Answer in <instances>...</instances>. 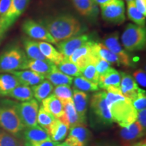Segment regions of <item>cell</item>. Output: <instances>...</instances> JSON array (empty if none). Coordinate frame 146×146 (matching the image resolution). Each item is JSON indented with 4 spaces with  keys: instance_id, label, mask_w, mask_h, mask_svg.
I'll list each match as a JSON object with an SVG mask.
<instances>
[{
    "instance_id": "f1b7e54d",
    "label": "cell",
    "mask_w": 146,
    "mask_h": 146,
    "mask_svg": "<svg viewBox=\"0 0 146 146\" xmlns=\"http://www.w3.org/2000/svg\"><path fill=\"white\" fill-rule=\"evenodd\" d=\"M33 98L37 102H41L47 97L52 94L54 90V85L48 80H44L41 83L34 85L31 87Z\"/></svg>"
},
{
    "instance_id": "8d00e7d4",
    "label": "cell",
    "mask_w": 146,
    "mask_h": 146,
    "mask_svg": "<svg viewBox=\"0 0 146 146\" xmlns=\"http://www.w3.org/2000/svg\"><path fill=\"white\" fill-rule=\"evenodd\" d=\"M53 92L61 102L66 101V100L72 99L73 92L70 85L56 86V87L54 88Z\"/></svg>"
},
{
    "instance_id": "e0dca14e",
    "label": "cell",
    "mask_w": 146,
    "mask_h": 146,
    "mask_svg": "<svg viewBox=\"0 0 146 146\" xmlns=\"http://www.w3.org/2000/svg\"><path fill=\"white\" fill-rule=\"evenodd\" d=\"M10 74H12L18 78L21 85L25 86H34L45 80L44 76L30 70H16Z\"/></svg>"
},
{
    "instance_id": "7c38bea8",
    "label": "cell",
    "mask_w": 146,
    "mask_h": 146,
    "mask_svg": "<svg viewBox=\"0 0 146 146\" xmlns=\"http://www.w3.org/2000/svg\"><path fill=\"white\" fill-rule=\"evenodd\" d=\"M91 41L90 36L87 34H81L68 39L56 43L58 50L66 58H69L78 48Z\"/></svg>"
},
{
    "instance_id": "7dc6e473",
    "label": "cell",
    "mask_w": 146,
    "mask_h": 146,
    "mask_svg": "<svg viewBox=\"0 0 146 146\" xmlns=\"http://www.w3.org/2000/svg\"><path fill=\"white\" fill-rule=\"evenodd\" d=\"M94 1V2L95 3V4L96 5H99L100 6L102 4H104V3H105L106 2H107V1H108L109 0H93Z\"/></svg>"
},
{
    "instance_id": "6da1fadb",
    "label": "cell",
    "mask_w": 146,
    "mask_h": 146,
    "mask_svg": "<svg viewBox=\"0 0 146 146\" xmlns=\"http://www.w3.org/2000/svg\"><path fill=\"white\" fill-rule=\"evenodd\" d=\"M106 99L113 122L122 128L128 127L136 121L137 112L131 100L122 94L120 87L108 89Z\"/></svg>"
},
{
    "instance_id": "74e56055",
    "label": "cell",
    "mask_w": 146,
    "mask_h": 146,
    "mask_svg": "<svg viewBox=\"0 0 146 146\" xmlns=\"http://www.w3.org/2000/svg\"><path fill=\"white\" fill-rule=\"evenodd\" d=\"M0 146H21L16 137L0 129Z\"/></svg>"
},
{
    "instance_id": "277c9868",
    "label": "cell",
    "mask_w": 146,
    "mask_h": 146,
    "mask_svg": "<svg viewBox=\"0 0 146 146\" xmlns=\"http://www.w3.org/2000/svg\"><path fill=\"white\" fill-rule=\"evenodd\" d=\"M121 42L124 49L129 52L143 50L146 45L145 27L128 24L121 35Z\"/></svg>"
},
{
    "instance_id": "8fae6325",
    "label": "cell",
    "mask_w": 146,
    "mask_h": 146,
    "mask_svg": "<svg viewBox=\"0 0 146 146\" xmlns=\"http://www.w3.org/2000/svg\"><path fill=\"white\" fill-rule=\"evenodd\" d=\"M103 44L117 56L119 59L120 65L127 68L132 66L130 56L124 49L123 45L120 44L119 34L118 32H114L105 36Z\"/></svg>"
},
{
    "instance_id": "60d3db41",
    "label": "cell",
    "mask_w": 146,
    "mask_h": 146,
    "mask_svg": "<svg viewBox=\"0 0 146 146\" xmlns=\"http://www.w3.org/2000/svg\"><path fill=\"white\" fill-rule=\"evenodd\" d=\"M133 78L137 84L142 87H146V74L145 71L143 69H139L133 72Z\"/></svg>"
},
{
    "instance_id": "ba28073f",
    "label": "cell",
    "mask_w": 146,
    "mask_h": 146,
    "mask_svg": "<svg viewBox=\"0 0 146 146\" xmlns=\"http://www.w3.org/2000/svg\"><path fill=\"white\" fill-rule=\"evenodd\" d=\"M91 108L94 114L105 125H112L114 123L106 99V91H98L93 95L91 99Z\"/></svg>"
},
{
    "instance_id": "ab89813d",
    "label": "cell",
    "mask_w": 146,
    "mask_h": 146,
    "mask_svg": "<svg viewBox=\"0 0 146 146\" xmlns=\"http://www.w3.org/2000/svg\"><path fill=\"white\" fill-rule=\"evenodd\" d=\"M132 104L137 112L145 109L146 107V95L145 91L140 89L137 94L135 96L133 99L131 100Z\"/></svg>"
},
{
    "instance_id": "d6986e66",
    "label": "cell",
    "mask_w": 146,
    "mask_h": 146,
    "mask_svg": "<svg viewBox=\"0 0 146 146\" xmlns=\"http://www.w3.org/2000/svg\"><path fill=\"white\" fill-rule=\"evenodd\" d=\"M120 80H121V74L112 67L105 74L100 75L98 81L99 88L106 91L110 87H119Z\"/></svg>"
},
{
    "instance_id": "ee69618b",
    "label": "cell",
    "mask_w": 146,
    "mask_h": 146,
    "mask_svg": "<svg viewBox=\"0 0 146 146\" xmlns=\"http://www.w3.org/2000/svg\"><path fill=\"white\" fill-rule=\"evenodd\" d=\"M137 8L139 11L146 16V0H134Z\"/></svg>"
},
{
    "instance_id": "b9f144b4",
    "label": "cell",
    "mask_w": 146,
    "mask_h": 146,
    "mask_svg": "<svg viewBox=\"0 0 146 146\" xmlns=\"http://www.w3.org/2000/svg\"><path fill=\"white\" fill-rule=\"evenodd\" d=\"M137 121L144 130L146 131V108L138 111L137 114Z\"/></svg>"
},
{
    "instance_id": "8992f818",
    "label": "cell",
    "mask_w": 146,
    "mask_h": 146,
    "mask_svg": "<svg viewBox=\"0 0 146 146\" xmlns=\"http://www.w3.org/2000/svg\"><path fill=\"white\" fill-rule=\"evenodd\" d=\"M30 0H11L8 10L0 16V42L28 7Z\"/></svg>"
},
{
    "instance_id": "c3c4849f",
    "label": "cell",
    "mask_w": 146,
    "mask_h": 146,
    "mask_svg": "<svg viewBox=\"0 0 146 146\" xmlns=\"http://www.w3.org/2000/svg\"><path fill=\"white\" fill-rule=\"evenodd\" d=\"M56 146H70V145H68V143H66V142H63L62 143H58Z\"/></svg>"
},
{
    "instance_id": "1f68e13d",
    "label": "cell",
    "mask_w": 146,
    "mask_h": 146,
    "mask_svg": "<svg viewBox=\"0 0 146 146\" xmlns=\"http://www.w3.org/2000/svg\"><path fill=\"white\" fill-rule=\"evenodd\" d=\"M127 16L130 21H133L135 25L140 27H145V16L139 11L137 8L135 1H129L127 2Z\"/></svg>"
},
{
    "instance_id": "30bf717a",
    "label": "cell",
    "mask_w": 146,
    "mask_h": 146,
    "mask_svg": "<svg viewBox=\"0 0 146 146\" xmlns=\"http://www.w3.org/2000/svg\"><path fill=\"white\" fill-rule=\"evenodd\" d=\"M18 114L22 123L25 128L32 127L37 125V114L39 104L36 100L32 99L29 101L15 103Z\"/></svg>"
},
{
    "instance_id": "836d02e7",
    "label": "cell",
    "mask_w": 146,
    "mask_h": 146,
    "mask_svg": "<svg viewBox=\"0 0 146 146\" xmlns=\"http://www.w3.org/2000/svg\"><path fill=\"white\" fill-rule=\"evenodd\" d=\"M74 89L82 91H98L99 86L98 84L91 81L83 75L76 76L73 78Z\"/></svg>"
},
{
    "instance_id": "2e32d148",
    "label": "cell",
    "mask_w": 146,
    "mask_h": 146,
    "mask_svg": "<svg viewBox=\"0 0 146 146\" xmlns=\"http://www.w3.org/2000/svg\"><path fill=\"white\" fill-rule=\"evenodd\" d=\"M64 110V114L59 118L69 129L78 124H85V122L78 116L73 104L72 99L66 100L62 102Z\"/></svg>"
},
{
    "instance_id": "3957f363",
    "label": "cell",
    "mask_w": 146,
    "mask_h": 146,
    "mask_svg": "<svg viewBox=\"0 0 146 146\" xmlns=\"http://www.w3.org/2000/svg\"><path fill=\"white\" fill-rule=\"evenodd\" d=\"M25 127L22 123L15 102L5 100L0 104V129L12 135L19 137Z\"/></svg>"
},
{
    "instance_id": "ac0fdd59",
    "label": "cell",
    "mask_w": 146,
    "mask_h": 146,
    "mask_svg": "<svg viewBox=\"0 0 146 146\" xmlns=\"http://www.w3.org/2000/svg\"><path fill=\"white\" fill-rule=\"evenodd\" d=\"M120 74H121V80H120L119 87L120 91L125 98H129L131 100L137 94L141 88L139 87L138 84L130 74L125 72H120Z\"/></svg>"
},
{
    "instance_id": "cb8c5ba5",
    "label": "cell",
    "mask_w": 146,
    "mask_h": 146,
    "mask_svg": "<svg viewBox=\"0 0 146 146\" xmlns=\"http://www.w3.org/2000/svg\"><path fill=\"white\" fill-rule=\"evenodd\" d=\"M23 134L27 143H34L50 139L47 131L39 125L25 128Z\"/></svg>"
},
{
    "instance_id": "d4e9b609",
    "label": "cell",
    "mask_w": 146,
    "mask_h": 146,
    "mask_svg": "<svg viewBox=\"0 0 146 146\" xmlns=\"http://www.w3.org/2000/svg\"><path fill=\"white\" fill-rule=\"evenodd\" d=\"M21 85L15 76L10 73H0V97H7L12 90Z\"/></svg>"
},
{
    "instance_id": "bcb514c9",
    "label": "cell",
    "mask_w": 146,
    "mask_h": 146,
    "mask_svg": "<svg viewBox=\"0 0 146 146\" xmlns=\"http://www.w3.org/2000/svg\"><path fill=\"white\" fill-rule=\"evenodd\" d=\"M131 146H146L145 139L141 140L139 141H136L134 143H133Z\"/></svg>"
},
{
    "instance_id": "7402d4cb",
    "label": "cell",
    "mask_w": 146,
    "mask_h": 146,
    "mask_svg": "<svg viewBox=\"0 0 146 146\" xmlns=\"http://www.w3.org/2000/svg\"><path fill=\"white\" fill-rule=\"evenodd\" d=\"M41 102L43 108L57 119H59L64 114L62 104L54 94L50 95Z\"/></svg>"
},
{
    "instance_id": "4316f807",
    "label": "cell",
    "mask_w": 146,
    "mask_h": 146,
    "mask_svg": "<svg viewBox=\"0 0 146 146\" xmlns=\"http://www.w3.org/2000/svg\"><path fill=\"white\" fill-rule=\"evenodd\" d=\"M23 43L24 51L29 59L47 60L41 54L39 48L37 41L29 37H24L23 39Z\"/></svg>"
},
{
    "instance_id": "83f0119b",
    "label": "cell",
    "mask_w": 146,
    "mask_h": 146,
    "mask_svg": "<svg viewBox=\"0 0 146 146\" xmlns=\"http://www.w3.org/2000/svg\"><path fill=\"white\" fill-rule=\"evenodd\" d=\"M69 128L62 123L59 119L56 118L47 131L52 141L60 142L66 137Z\"/></svg>"
},
{
    "instance_id": "f6af8a7d",
    "label": "cell",
    "mask_w": 146,
    "mask_h": 146,
    "mask_svg": "<svg viewBox=\"0 0 146 146\" xmlns=\"http://www.w3.org/2000/svg\"><path fill=\"white\" fill-rule=\"evenodd\" d=\"M11 3V0H0V16L8 10Z\"/></svg>"
},
{
    "instance_id": "7bdbcfd3",
    "label": "cell",
    "mask_w": 146,
    "mask_h": 146,
    "mask_svg": "<svg viewBox=\"0 0 146 146\" xmlns=\"http://www.w3.org/2000/svg\"><path fill=\"white\" fill-rule=\"evenodd\" d=\"M59 142H56L52 141L51 139L43 140V141L34 142V143H27V146H56Z\"/></svg>"
},
{
    "instance_id": "603a6c76",
    "label": "cell",
    "mask_w": 146,
    "mask_h": 146,
    "mask_svg": "<svg viewBox=\"0 0 146 146\" xmlns=\"http://www.w3.org/2000/svg\"><path fill=\"white\" fill-rule=\"evenodd\" d=\"M55 64L48 60L27 59L24 64L22 70H30L45 76L50 72Z\"/></svg>"
},
{
    "instance_id": "7a4b0ae2",
    "label": "cell",
    "mask_w": 146,
    "mask_h": 146,
    "mask_svg": "<svg viewBox=\"0 0 146 146\" xmlns=\"http://www.w3.org/2000/svg\"><path fill=\"white\" fill-rule=\"evenodd\" d=\"M56 43L81 35L83 28L77 18L70 14H62L40 21Z\"/></svg>"
},
{
    "instance_id": "ffe728a7",
    "label": "cell",
    "mask_w": 146,
    "mask_h": 146,
    "mask_svg": "<svg viewBox=\"0 0 146 146\" xmlns=\"http://www.w3.org/2000/svg\"><path fill=\"white\" fill-rule=\"evenodd\" d=\"M72 94V101L76 112L81 119L86 123V114L88 108L89 97L85 91L74 89Z\"/></svg>"
},
{
    "instance_id": "9a60e30c",
    "label": "cell",
    "mask_w": 146,
    "mask_h": 146,
    "mask_svg": "<svg viewBox=\"0 0 146 146\" xmlns=\"http://www.w3.org/2000/svg\"><path fill=\"white\" fill-rule=\"evenodd\" d=\"M145 135L144 130L137 121L129 126L122 127L120 131V137L122 146H131Z\"/></svg>"
},
{
    "instance_id": "44dd1931",
    "label": "cell",
    "mask_w": 146,
    "mask_h": 146,
    "mask_svg": "<svg viewBox=\"0 0 146 146\" xmlns=\"http://www.w3.org/2000/svg\"><path fill=\"white\" fill-rule=\"evenodd\" d=\"M37 43L41 54L50 62L57 66L64 59L63 54L53 46L52 43L41 41H37Z\"/></svg>"
},
{
    "instance_id": "e575fe53",
    "label": "cell",
    "mask_w": 146,
    "mask_h": 146,
    "mask_svg": "<svg viewBox=\"0 0 146 146\" xmlns=\"http://www.w3.org/2000/svg\"><path fill=\"white\" fill-rule=\"evenodd\" d=\"M56 66L61 72L72 77H76L82 75L81 69L75 64L70 61L68 58L65 57L64 59Z\"/></svg>"
},
{
    "instance_id": "484cf974",
    "label": "cell",
    "mask_w": 146,
    "mask_h": 146,
    "mask_svg": "<svg viewBox=\"0 0 146 146\" xmlns=\"http://www.w3.org/2000/svg\"><path fill=\"white\" fill-rule=\"evenodd\" d=\"M45 78L48 80L53 85L59 86V85H70L72 83L74 78L61 72L57 68V66L54 65L50 72L45 76Z\"/></svg>"
},
{
    "instance_id": "d6a6232c",
    "label": "cell",
    "mask_w": 146,
    "mask_h": 146,
    "mask_svg": "<svg viewBox=\"0 0 146 146\" xmlns=\"http://www.w3.org/2000/svg\"><path fill=\"white\" fill-rule=\"evenodd\" d=\"M73 6L83 16H90L94 13L95 3L93 0H71Z\"/></svg>"
},
{
    "instance_id": "f35d334b",
    "label": "cell",
    "mask_w": 146,
    "mask_h": 146,
    "mask_svg": "<svg viewBox=\"0 0 146 146\" xmlns=\"http://www.w3.org/2000/svg\"><path fill=\"white\" fill-rule=\"evenodd\" d=\"M82 75L94 83H98L100 75L94 64L89 63L81 70Z\"/></svg>"
},
{
    "instance_id": "52a82bcc",
    "label": "cell",
    "mask_w": 146,
    "mask_h": 146,
    "mask_svg": "<svg viewBox=\"0 0 146 146\" xmlns=\"http://www.w3.org/2000/svg\"><path fill=\"white\" fill-rule=\"evenodd\" d=\"M100 7L102 18L108 23L120 25L125 21V5L123 0H109Z\"/></svg>"
},
{
    "instance_id": "4dcf8cb0",
    "label": "cell",
    "mask_w": 146,
    "mask_h": 146,
    "mask_svg": "<svg viewBox=\"0 0 146 146\" xmlns=\"http://www.w3.org/2000/svg\"><path fill=\"white\" fill-rule=\"evenodd\" d=\"M7 97L18 101L26 102L33 98V94L30 87L20 85L11 91Z\"/></svg>"
},
{
    "instance_id": "681fc988",
    "label": "cell",
    "mask_w": 146,
    "mask_h": 146,
    "mask_svg": "<svg viewBox=\"0 0 146 146\" xmlns=\"http://www.w3.org/2000/svg\"><path fill=\"white\" fill-rule=\"evenodd\" d=\"M134 1V0H126V1H127H127Z\"/></svg>"
},
{
    "instance_id": "9c48e42d",
    "label": "cell",
    "mask_w": 146,
    "mask_h": 146,
    "mask_svg": "<svg viewBox=\"0 0 146 146\" xmlns=\"http://www.w3.org/2000/svg\"><path fill=\"white\" fill-rule=\"evenodd\" d=\"M23 32L31 39L56 44V42L47 29L40 22L28 18L22 25Z\"/></svg>"
},
{
    "instance_id": "5bb4252c",
    "label": "cell",
    "mask_w": 146,
    "mask_h": 146,
    "mask_svg": "<svg viewBox=\"0 0 146 146\" xmlns=\"http://www.w3.org/2000/svg\"><path fill=\"white\" fill-rule=\"evenodd\" d=\"M95 42L89 41L86 44L76 50L68 58V60L74 63L81 70L89 63H91L94 57V45Z\"/></svg>"
},
{
    "instance_id": "5b68a950",
    "label": "cell",
    "mask_w": 146,
    "mask_h": 146,
    "mask_svg": "<svg viewBox=\"0 0 146 146\" xmlns=\"http://www.w3.org/2000/svg\"><path fill=\"white\" fill-rule=\"evenodd\" d=\"M27 59L25 51L18 45L5 49L0 54V73H11L22 70Z\"/></svg>"
},
{
    "instance_id": "4fadbf2b",
    "label": "cell",
    "mask_w": 146,
    "mask_h": 146,
    "mask_svg": "<svg viewBox=\"0 0 146 146\" xmlns=\"http://www.w3.org/2000/svg\"><path fill=\"white\" fill-rule=\"evenodd\" d=\"M91 137V131L86 124H78L70 128L66 142L70 146H87Z\"/></svg>"
},
{
    "instance_id": "d590c367",
    "label": "cell",
    "mask_w": 146,
    "mask_h": 146,
    "mask_svg": "<svg viewBox=\"0 0 146 146\" xmlns=\"http://www.w3.org/2000/svg\"><path fill=\"white\" fill-rule=\"evenodd\" d=\"M55 119L56 118L52 114L47 112L42 106L39 108L36 121L40 127L43 128L47 131Z\"/></svg>"
},
{
    "instance_id": "f546056e",
    "label": "cell",
    "mask_w": 146,
    "mask_h": 146,
    "mask_svg": "<svg viewBox=\"0 0 146 146\" xmlns=\"http://www.w3.org/2000/svg\"><path fill=\"white\" fill-rule=\"evenodd\" d=\"M94 49L100 58L108 62L110 65L120 66L119 59L117 56L108 50L102 43H95Z\"/></svg>"
}]
</instances>
